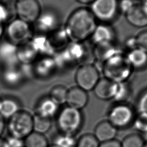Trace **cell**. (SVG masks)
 <instances>
[{
    "instance_id": "1",
    "label": "cell",
    "mask_w": 147,
    "mask_h": 147,
    "mask_svg": "<svg viewBox=\"0 0 147 147\" xmlns=\"http://www.w3.org/2000/svg\"><path fill=\"white\" fill-rule=\"evenodd\" d=\"M96 26L90 9L79 7L71 13L64 27L69 41L83 42L91 37Z\"/></svg>"
},
{
    "instance_id": "2",
    "label": "cell",
    "mask_w": 147,
    "mask_h": 147,
    "mask_svg": "<svg viewBox=\"0 0 147 147\" xmlns=\"http://www.w3.org/2000/svg\"><path fill=\"white\" fill-rule=\"evenodd\" d=\"M102 68L105 78L117 83L126 82L133 69L126 55L119 52L105 61Z\"/></svg>"
},
{
    "instance_id": "3",
    "label": "cell",
    "mask_w": 147,
    "mask_h": 147,
    "mask_svg": "<svg viewBox=\"0 0 147 147\" xmlns=\"http://www.w3.org/2000/svg\"><path fill=\"white\" fill-rule=\"evenodd\" d=\"M84 117L81 110L66 106L56 115V125L60 133L75 136L81 129Z\"/></svg>"
},
{
    "instance_id": "4",
    "label": "cell",
    "mask_w": 147,
    "mask_h": 147,
    "mask_svg": "<svg viewBox=\"0 0 147 147\" xmlns=\"http://www.w3.org/2000/svg\"><path fill=\"white\" fill-rule=\"evenodd\" d=\"M86 48L83 42H69L60 51L55 53L53 57L57 68H62L80 63L86 56Z\"/></svg>"
},
{
    "instance_id": "5",
    "label": "cell",
    "mask_w": 147,
    "mask_h": 147,
    "mask_svg": "<svg viewBox=\"0 0 147 147\" xmlns=\"http://www.w3.org/2000/svg\"><path fill=\"white\" fill-rule=\"evenodd\" d=\"M7 128L9 136L24 140L33 131V116L21 109L8 119Z\"/></svg>"
},
{
    "instance_id": "6",
    "label": "cell",
    "mask_w": 147,
    "mask_h": 147,
    "mask_svg": "<svg viewBox=\"0 0 147 147\" xmlns=\"http://www.w3.org/2000/svg\"><path fill=\"white\" fill-rule=\"evenodd\" d=\"M135 117L134 110L130 106L126 103H119L109 111L107 121L117 129H122L132 125Z\"/></svg>"
},
{
    "instance_id": "7",
    "label": "cell",
    "mask_w": 147,
    "mask_h": 147,
    "mask_svg": "<svg viewBox=\"0 0 147 147\" xmlns=\"http://www.w3.org/2000/svg\"><path fill=\"white\" fill-rule=\"evenodd\" d=\"M5 32L8 41L18 46L29 42L33 37L30 24L18 18L9 21Z\"/></svg>"
},
{
    "instance_id": "8",
    "label": "cell",
    "mask_w": 147,
    "mask_h": 147,
    "mask_svg": "<svg viewBox=\"0 0 147 147\" xmlns=\"http://www.w3.org/2000/svg\"><path fill=\"white\" fill-rule=\"evenodd\" d=\"M100 79L98 68L90 63L80 65L75 74L77 86L87 92L93 90Z\"/></svg>"
},
{
    "instance_id": "9",
    "label": "cell",
    "mask_w": 147,
    "mask_h": 147,
    "mask_svg": "<svg viewBox=\"0 0 147 147\" xmlns=\"http://www.w3.org/2000/svg\"><path fill=\"white\" fill-rule=\"evenodd\" d=\"M90 10L95 18L102 22L113 20L118 11L117 0H95L91 4Z\"/></svg>"
},
{
    "instance_id": "10",
    "label": "cell",
    "mask_w": 147,
    "mask_h": 147,
    "mask_svg": "<svg viewBox=\"0 0 147 147\" xmlns=\"http://www.w3.org/2000/svg\"><path fill=\"white\" fill-rule=\"evenodd\" d=\"M15 10L17 18L30 24L37 20L41 12L37 0H20L16 2Z\"/></svg>"
},
{
    "instance_id": "11",
    "label": "cell",
    "mask_w": 147,
    "mask_h": 147,
    "mask_svg": "<svg viewBox=\"0 0 147 147\" xmlns=\"http://www.w3.org/2000/svg\"><path fill=\"white\" fill-rule=\"evenodd\" d=\"M38 34L48 35L59 26V18L56 13L51 10L41 11L34 22Z\"/></svg>"
},
{
    "instance_id": "12",
    "label": "cell",
    "mask_w": 147,
    "mask_h": 147,
    "mask_svg": "<svg viewBox=\"0 0 147 147\" xmlns=\"http://www.w3.org/2000/svg\"><path fill=\"white\" fill-rule=\"evenodd\" d=\"M18 46L9 41L0 42V63L4 67L17 66Z\"/></svg>"
},
{
    "instance_id": "13",
    "label": "cell",
    "mask_w": 147,
    "mask_h": 147,
    "mask_svg": "<svg viewBox=\"0 0 147 147\" xmlns=\"http://www.w3.org/2000/svg\"><path fill=\"white\" fill-rule=\"evenodd\" d=\"M29 43L38 56H53L56 52L46 34H37L32 37Z\"/></svg>"
},
{
    "instance_id": "14",
    "label": "cell",
    "mask_w": 147,
    "mask_h": 147,
    "mask_svg": "<svg viewBox=\"0 0 147 147\" xmlns=\"http://www.w3.org/2000/svg\"><path fill=\"white\" fill-rule=\"evenodd\" d=\"M33 64L32 71L40 78L50 76L57 69L53 56L40 57Z\"/></svg>"
},
{
    "instance_id": "15",
    "label": "cell",
    "mask_w": 147,
    "mask_h": 147,
    "mask_svg": "<svg viewBox=\"0 0 147 147\" xmlns=\"http://www.w3.org/2000/svg\"><path fill=\"white\" fill-rule=\"evenodd\" d=\"M59 105L49 96L41 98L35 106L34 115L52 119L56 117L60 109Z\"/></svg>"
},
{
    "instance_id": "16",
    "label": "cell",
    "mask_w": 147,
    "mask_h": 147,
    "mask_svg": "<svg viewBox=\"0 0 147 147\" xmlns=\"http://www.w3.org/2000/svg\"><path fill=\"white\" fill-rule=\"evenodd\" d=\"M88 102L87 92L75 86L68 90L66 103L67 106L81 110L85 107Z\"/></svg>"
},
{
    "instance_id": "17",
    "label": "cell",
    "mask_w": 147,
    "mask_h": 147,
    "mask_svg": "<svg viewBox=\"0 0 147 147\" xmlns=\"http://www.w3.org/2000/svg\"><path fill=\"white\" fill-rule=\"evenodd\" d=\"M125 16L131 25L138 28L147 26V12L142 4H134Z\"/></svg>"
},
{
    "instance_id": "18",
    "label": "cell",
    "mask_w": 147,
    "mask_h": 147,
    "mask_svg": "<svg viewBox=\"0 0 147 147\" xmlns=\"http://www.w3.org/2000/svg\"><path fill=\"white\" fill-rule=\"evenodd\" d=\"M116 83L105 77L100 79L93 89L95 95L103 100L113 99Z\"/></svg>"
},
{
    "instance_id": "19",
    "label": "cell",
    "mask_w": 147,
    "mask_h": 147,
    "mask_svg": "<svg viewBox=\"0 0 147 147\" xmlns=\"http://www.w3.org/2000/svg\"><path fill=\"white\" fill-rule=\"evenodd\" d=\"M118 129L108 121L99 122L95 127L94 135L99 143L114 140Z\"/></svg>"
},
{
    "instance_id": "20",
    "label": "cell",
    "mask_w": 147,
    "mask_h": 147,
    "mask_svg": "<svg viewBox=\"0 0 147 147\" xmlns=\"http://www.w3.org/2000/svg\"><path fill=\"white\" fill-rule=\"evenodd\" d=\"M21 110L19 102L10 96L0 97V116L9 119Z\"/></svg>"
},
{
    "instance_id": "21",
    "label": "cell",
    "mask_w": 147,
    "mask_h": 147,
    "mask_svg": "<svg viewBox=\"0 0 147 147\" xmlns=\"http://www.w3.org/2000/svg\"><path fill=\"white\" fill-rule=\"evenodd\" d=\"M114 37V32L113 28L107 24H102L97 25L91 37L95 45H96L113 42Z\"/></svg>"
},
{
    "instance_id": "22",
    "label": "cell",
    "mask_w": 147,
    "mask_h": 147,
    "mask_svg": "<svg viewBox=\"0 0 147 147\" xmlns=\"http://www.w3.org/2000/svg\"><path fill=\"white\" fill-rule=\"evenodd\" d=\"M118 52L113 42H106L95 45L92 53L96 60L103 64Z\"/></svg>"
},
{
    "instance_id": "23",
    "label": "cell",
    "mask_w": 147,
    "mask_h": 147,
    "mask_svg": "<svg viewBox=\"0 0 147 147\" xmlns=\"http://www.w3.org/2000/svg\"><path fill=\"white\" fill-rule=\"evenodd\" d=\"M17 56L19 63L29 65H32L37 60L38 55L28 42L18 46Z\"/></svg>"
},
{
    "instance_id": "24",
    "label": "cell",
    "mask_w": 147,
    "mask_h": 147,
    "mask_svg": "<svg viewBox=\"0 0 147 147\" xmlns=\"http://www.w3.org/2000/svg\"><path fill=\"white\" fill-rule=\"evenodd\" d=\"M2 78L3 82L9 86H17L23 80L24 73L17 66L4 67Z\"/></svg>"
},
{
    "instance_id": "25",
    "label": "cell",
    "mask_w": 147,
    "mask_h": 147,
    "mask_svg": "<svg viewBox=\"0 0 147 147\" xmlns=\"http://www.w3.org/2000/svg\"><path fill=\"white\" fill-rule=\"evenodd\" d=\"M47 36L56 52L65 48L69 41L64 26H59Z\"/></svg>"
},
{
    "instance_id": "26",
    "label": "cell",
    "mask_w": 147,
    "mask_h": 147,
    "mask_svg": "<svg viewBox=\"0 0 147 147\" xmlns=\"http://www.w3.org/2000/svg\"><path fill=\"white\" fill-rule=\"evenodd\" d=\"M126 57L133 68L141 69L147 65V52L138 48L130 50Z\"/></svg>"
},
{
    "instance_id": "27",
    "label": "cell",
    "mask_w": 147,
    "mask_h": 147,
    "mask_svg": "<svg viewBox=\"0 0 147 147\" xmlns=\"http://www.w3.org/2000/svg\"><path fill=\"white\" fill-rule=\"evenodd\" d=\"M25 147H49V142L44 134L32 132L24 140Z\"/></svg>"
},
{
    "instance_id": "28",
    "label": "cell",
    "mask_w": 147,
    "mask_h": 147,
    "mask_svg": "<svg viewBox=\"0 0 147 147\" xmlns=\"http://www.w3.org/2000/svg\"><path fill=\"white\" fill-rule=\"evenodd\" d=\"M131 90L128 84L125 82L117 83L113 99L117 103H126L130 96Z\"/></svg>"
},
{
    "instance_id": "29",
    "label": "cell",
    "mask_w": 147,
    "mask_h": 147,
    "mask_svg": "<svg viewBox=\"0 0 147 147\" xmlns=\"http://www.w3.org/2000/svg\"><path fill=\"white\" fill-rule=\"evenodd\" d=\"M68 90L66 87L61 84L55 86L51 89L48 96L60 106L66 103Z\"/></svg>"
},
{
    "instance_id": "30",
    "label": "cell",
    "mask_w": 147,
    "mask_h": 147,
    "mask_svg": "<svg viewBox=\"0 0 147 147\" xmlns=\"http://www.w3.org/2000/svg\"><path fill=\"white\" fill-rule=\"evenodd\" d=\"M76 142L75 136L62 133L55 135L52 139V145L57 147H76Z\"/></svg>"
},
{
    "instance_id": "31",
    "label": "cell",
    "mask_w": 147,
    "mask_h": 147,
    "mask_svg": "<svg viewBox=\"0 0 147 147\" xmlns=\"http://www.w3.org/2000/svg\"><path fill=\"white\" fill-rule=\"evenodd\" d=\"M52 127V119L33 115V131L45 134Z\"/></svg>"
},
{
    "instance_id": "32",
    "label": "cell",
    "mask_w": 147,
    "mask_h": 147,
    "mask_svg": "<svg viewBox=\"0 0 147 147\" xmlns=\"http://www.w3.org/2000/svg\"><path fill=\"white\" fill-rule=\"evenodd\" d=\"M121 144L122 147H144L145 140L142 136L133 133L126 136Z\"/></svg>"
},
{
    "instance_id": "33",
    "label": "cell",
    "mask_w": 147,
    "mask_h": 147,
    "mask_svg": "<svg viewBox=\"0 0 147 147\" xmlns=\"http://www.w3.org/2000/svg\"><path fill=\"white\" fill-rule=\"evenodd\" d=\"M99 144L94 134L86 133L77 140L76 147H99Z\"/></svg>"
},
{
    "instance_id": "34",
    "label": "cell",
    "mask_w": 147,
    "mask_h": 147,
    "mask_svg": "<svg viewBox=\"0 0 147 147\" xmlns=\"http://www.w3.org/2000/svg\"><path fill=\"white\" fill-rule=\"evenodd\" d=\"M132 125L137 131L144 133L147 129V114L138 113L134 119Z\"/></svg>"
},
{
    "instance_id": "35",
    "label": "cell",
    "mask_w": 147,
    "mask_h": 147,
    "mask_svg": "<svg viewBox=\"0 0 147 147\" xmlns=\"http://www.w3.org/2000/svg\"><path fill=\"white\" fill-rule=\"evenodd\" d=\"M137 48L147 52V29L139 33L136 37Z\"/></svg>"
},
{
    "instance_id": "36",
    "label": "cell",
    "mask_w": 147,
    "mask_h": 147,
    "mask_svg": "<svg viewBox=\"0 0 147 147\" xmlns=\"http://www.w3.org/2000/svg\"><path fill=\"white\" fill-rule=\"evenodd\" d=\"M11 16V11L9 6L2 2H0V24L3 25L9 21Z\"/></svg>"
},
{
    "instance_id": "37",
    "label": "cell",
    "mask_w": 147,
    "mask_h": 147,
    "mask_svg": "<svg viewBox=\"0 0 147 147\" xmlns=\"http://www.w3.org/2000/svg\"><path fill=\"white\" fill-rule=\"evenodd\" d=\"M137 109L138 113L147 114V90L142 92L137 102Z\"/></svg>"
},
{
    "instance_id": "38",
    "label": "cell",
    "mask_w": 147,
    "mask_h": 147,
    "mask_svg": "<svg viewBox=\"0 0 147 147\" xmlns=\"http://www.w3.org/2000/svg\"><path fill=\"white\" fill-rule=\"evenodd\" d=\"M5 140L6 147H25L24 140L9 136Z\"/></svg>"
},
{
    "instance_id": "39",
    "label": "cell",
    "mask_w": 147,
    "mask_h": 147,
    "mask_svg": "<svg viewBox=\"0 0 147 147\" xmlns=\"http://www.w3.org/2000/svg\"><path fill=\"white\" fill-rule=\"evenodd\" d=\"M134 4L132 0H121L118 2V10L126 14Z\"/></svg>"
},
{
    "instance_id": "40",
    "label": "cell",
    "mask_w": 147,
    "mask_h": 147,
    "mask_svg": "<svg viewBox=\"0 0 147 147\" xmlns=\"http://www.w3.org/2000/svg\"><path fill=\"white\" fill-rule=\"evenodd\" d=\"M99 147H122L121 142L114 139L109 141L101 142Z\"/></svg>"
},
{
    "instance_id": "41",
    "label": "cell",
    "mask_w": 147,
    "mask_h": 147,
    "mask_svg": "<svg viewBox=\"0 0 147 147\" xmlns=\"http://www.w3.org/2000/svg\"><path fill=\"white\" fill-rule=\"evenodd\" d=\"M126 44H127V47L130 50L133 49L137 48L135 37L129 38L127 40V41H126Z\"/></svg>"
},
{
    "instance_id": "42",
    "label": "cell",
    "mask_w": 147,
    "mask_h": 147,
    "mask_svg": "<svg viewBox=\"0 0 147 147\" xmlns=\"http://www.w3.org/2000/svg\"><path fill=\"white\" fill-rule=\"evenodd\" d=\"M5 128V119L0 116V137L3 134Z\"/></svg>"
},
{
    "instance_id": "43",
    "label": "cell",
    "mask_w": 147,
    "mask_h": 147,
    "mask_svg": "<svg viewBox=\"0 0 147 147\" xmlns=\"http://www.w3.org/2000/svg\"><path fill=\"white\" fill-rule=\"evenodd\" d=\"M76 1L80 3L87 5V4H91L95 0H76Z\"/></svg>"
},
{
    "instance_id": "44",
    "label": "cell",
    "mask_w": 147,
    "mask_h": 147,
    "mask_svg": "<svg viewBox=\"0 0 147 147\" xmlns=\"http://www.w3.org/2000/svg\"><path fill=\"white\" fill-rule=\"evenodd\" d=\"M4 32H5V28H4L3 25L0 24V40L2 38Z\"/></svg>"
},
{
    "instance_id": "45",
    "label": "cell",
    "mask_w": 147,
    "mask_h": 147,
    "mask_svg": "<svg viewBox=\"0 0 147 147\" xmlns=\"http://www.w3.org/2000/svg\"><path fill=\"white\" fill-rule=\"evenodd\" d=\"M0 147H6L5 140L1 137H0Z\"/></svg>"
},
{
    "instance_id": "46",
    "label": "cell",
    "mask_w": 147,
    "mask_h": 147,
    "mask_svg": "<svg viewBox=\"0 0 147 147\" xmlns=\"http://www.w3.org/2000/svg\"><path fill=\"white\" fill-rule=\"evenodd\" d=\"M142 134H143L142 137H143L144 140H145L146 142H147V129L144 133H142Z\"/></svg>"
},
{
    "instance_id": "47",
    "label": "cell",
    "mask_w": 147,
    "mask_h": 147,
    "mask_svg": "<svg viewBox=\"0 0 147 147\" xmlns=\"http://www.w3.org/2000/svg\"><path fill=\"white\" fill-rule=\"evenodd\" d=\"M142 5L144 7V9L145 10V11L147 12V1H145V2H144L142 3Z\"/></svg>"
},
{
    "instance_id": "48",
    "label": "cell",
    "mask_w": 147,
    "mask_h": 147,
    "mask_svg": "<svg viewBox=\"0 0 147 147\" xmlns=\"http://www.w3.org/2000/svg\"><path fill=\"white\" fill-rule=\"evenodd\" d=\"M144 147H147V142H145V144H144Z\"/></svg>"
},
{
    "instance_id": "49",
    "label": "cell",
    "mask_w": 147,
    "mask_h": 147,
    "mask_svg": "<svg viewBox=\"0 0 147 147\" xmlns=\"http://www.w3.org/2000/svg\"><path fill=\"white\" fill-rule=\"evenodd\" d=\"M49 147H57V146H55L54 145H49Z\"/></svg>"
},
{
    "instance_id": "50",
    "label": "cell",
    "mask_w": 147,
    "mask_h": 147,
    "mask_svg": "<svg viewBox=\"0 0 147 147\" xmlns=\"http://www.w3.org/2000/svg\"><path fill=\"white\" fill-rule=\"evenodd\" d=\"M140 1H142V2H145V1H146L147 0H140Z\"/></svg>"
},
{
    "instance_id": "51",
    "label": "cell",
    "mask_w": 147,
    "mask_h": 147,
    "mask_svg": "<svg viewBox=\"0 0 147 147\" xmlns=\"http://www.w3.org/2000/svg\"><path fill=\"white\" fill-rule=\"evenodd\" d=\"M10 1H16V2H17V1H20V0H10Z\"/></svg>"
},
{
    "instance_id": "52",
    "label": "cell",
    "mask_w": 147,
    "mask_h": 147,
    "mask_svg": "<svg viewBox=\"0 0 147 147\" xmlns=\"http://www.w3.org/2000/svg\"><path fill=\"white\" fill-rule=\"evenodd\" d=\"M2 2V0H0V2Z\"/></svg>"
}]
</instances>
